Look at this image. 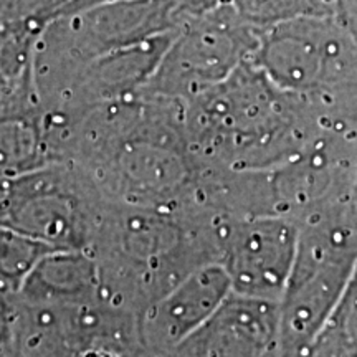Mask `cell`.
I'll use <instances>...</instances> for the list:
<instances>
[{"mask_svg":"<svg viewBox=\"0 0 357 357\" xmlns=\"http://www.w3.org/2000/svg\"><path fill=\"white\" fill-rule=\"evenodd\" d=\"M252 63L281 91L356 121L357 40L347 20L305 15L258 30Z\"/></svg>","mask_w":357,"mask_h":357,"instance_id":"7a4b0ae2","label":"cell"},{"mask_svg":"<svg viewBox=\"0 0 357 357\" xmlns=\"http://www.w3.org/2000/svg\"><path fill=\"white\" fill-rule=\"evenodd\" d=\"M105 207L95 182L73 164L0 177V227L53 250L86 252Z\"/></svg>","mask_w":357,"mask_h":357,"instance_id":"5b68a950","label":"cell"},{"mask_svg":"<svg viewBox=\"0 0 357 357\" xmlns=\"http://www.w3.org/2000/svg\"><path fill=\"white\" fill-rule=\"evenodd\" d=\"M176 8L178 19L182 17H197L215 10V8L229 3V0H171Z\"/></svg>","mask_w":357,"mask_h":357,"instance_id":"9a60e30c","label":"cell"},{"mask_svg":"<svg viewBox=\"0 0 357 357\" xmlns=\"http://www.w3.org/2000/svg\"><path fill=\"white\" fill-rule=\"evenodd\" d=\"M174 30L83 66L58 95L42 102L45 116L71 119L96 106L137 96L158 68Z\"/></svg>","mask_w":357,"mask_h":357,"instance_id":"ba28073f","label":"cell"},{"mask_svg":"<svg viewBox=\"0 0 357 357\" xmlns=\"http://www.w3.org/2000/svg\"><path fill=\"white\" fill-rule=\"evenodd\" d=\"M55 250L19 231L0 227V281L19 291L37 263Z\"/></svg>","mask_w":357,"mask_h":357,"instance_id":"7c38bea8","label":"cell"},{"mask_svg":"<svg viewBox=\"0 0 357 357\" xmlns=\"http://www.w3.org/2000/svg\"><path fill=\"white\" fill-rule=\"evenodd\" d=\"M230 294L229 276L218 263L195 268L142 311V344L158 352H174L220 310Z\"/></svg>","mask_w":357,"mask_h":357,"instance_id":"9c48e42d","label":"cell"},{"mask_svg":"<svg viewBox=\"0 0 357 357\" xmlns=\"http://www.w3.org/2000/svg\"><path fill=\"white\" fill-rule=\"evenodd\" d=\"M184 128L200 166L266 171L287 162L329 132L354 126L281 91L252 61L184 105Z\"/></svg>","mask_w":357,"mask_h":357,"instance_id":"6da1fadb","label":"cell"},{"mask_svg":"<svg viewBox=\"0 0 357 357\" xmlns=\"http://www.w3.org/2000/svg\"><path fill=\"white\" fill-rule=\"evenodd\" d=\"M19 314V291L0 281V354L12 352Z\"/></svg>","mask_w":357,"mask_h":357,"instance_id":"5bb4252c","label":"cell"},{"mask_svg":"<svg viewBox=\"0 0 357 357\" xmlns=\"http://www.w3.org/2000/svg\"><path fill=\"white\" fill-rule=\"evenodd\" d=\"M258 30L230 3L197 17H182L154 75L139 95L185 105L252 61Z\"/></svg>","mask_w":357,"mask_h":357,"instance_id":"8992f818","label":"cell"},{"mask_svg":"<svg viewBox=\"0 0 357 357\" xmlns=\"http://www.w3.org/2000/svg\"><path fill=\"white\" fill-rule=\"evenodd\" d=\"M296 223V257L278 318L284 349L301 357L349 291L356 263V195L333 200Z\"/></svg>","mask_w":357,"mask_h":357,"instance_id":"3957f363","label":"cell"},{"mask_svg":"<svg viewBox=\"0 0 357 357\" xmlns=\"http://www.w3.org/2000/svg\"><path fill=\"white\" fill-rule=\"evenodd\" d=\"M217 263L236 296L280 305L296 257L298 223L284 217H236L212 211Z\"/></svg>","mask_w":357,"mask_h":357,"instance_id":"52a82bcc","label":"cell"},{"mask_svg":"<svg viewBox=\"0 0 357 357\" xmlns=\"http://www.w3.org/2000/svg\"><path fill=\"white\" fill-rule=\"evenodd\" d=\"M177 25L171 0H119L58 17L33 48L32 82L40 102L58 95L96 58L172 32Z\"/></svg>","mask_w":357,"mask_h":357,"instance_id":"277c9868","label":"cell"},{"mask_svg":"<svg viewBox=\"0 0 357 357\" xmlns=\"http://www.w3.org/2000/svg\"><path fill=\"white\" fill-rule=\"evenodd\" d=\"M0 357H15L12 352H6V354H0Z\"/></svg>","mask_w":357,"mask_h":357,"instance_id":"e0dca14e","label":"cell"},{"mask_svg":"<svg viewBox=\"0 0 357 357\" xmlns=\"http://www.w3.org/2000/svg\"><path fill=\"white\" fill-rule=\"evenodd\" d=\"M52 162L45 113L26 77L0 95V177H13Z\"/></svg>","mask_w":357,"mask_h":357,"instance_id":"30bf717a","label":"cell"},{"mask_svg":"<svg viewBox=\"0 0 357 357\" xmlns=\"http://www.w3.org/2000/svg\"><path fill=\"white\" fill-rule=\"evenodd\" d=\"M108 2H119V0H73L68 13L83 10V8L93 7V6H100V3H108ZM68 13H66V15H68Z\"/></svg>","mask_w":357,"mask_h":357,"instance_id":"2e32d148","label":"cell"},{"mask_svg":"<svg viewBox=\"0 0 357 357\" xmlns=\"http://www.w3.org/2000/svg\"><path fill=\"white\" fill-rule=\"evenodd\" d=\"M229 3L240 19L257 30L305 15H331L324 0H229Z\"/></svg>","mask_w":357,"mask_h":357,"instance_id":"4fadbf2b","label":"cell"},{"mask_svg":"<svg viewBox=\"0 0 357 357\" xmlns=\"http://www.w3.org/2000/svg\"><path fill=\"white\" fill-rule=\"evenodd\" d=\"M29 303H89L101 300L96 263L83 250H55L37 263L19 289Z\"/></svg>","mask_w":357,"mask_h":357,"instance_id":"8fae6325","label":"cell"}]
</instances>
